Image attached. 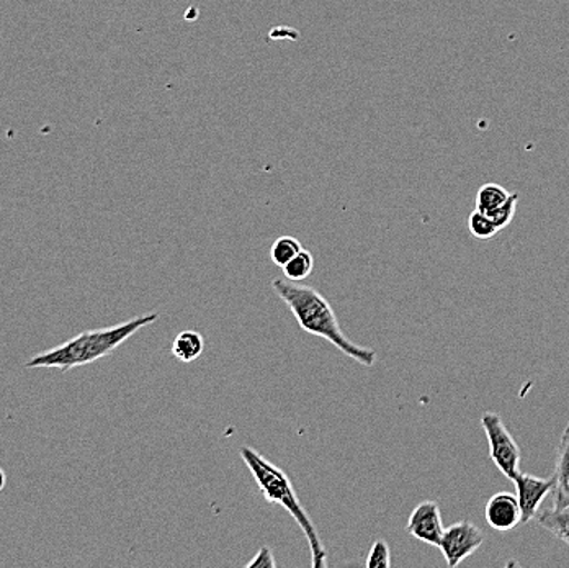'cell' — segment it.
Segmentation results:
<instances>
[{
	"instance_id": "cell-4",
	"label": "cell",
	"mask_w": 569,
	"mask_h": 568,
	"mask_svg": "<svg viewBox=\"0 0 569 568\" xmlns=\"http://www.w3.org/2000/svg\"><path fill=\"white\" fill-rule=\"evenodd\" d=\"M481 426H483L486 438H488L489 456H491L492 462L501 470L502 476L513 481L520 474V462H522L519 445L499 415L491 413V411L485 413L481 417Z\"/></svg>"
},
{
	"instance_id": "cell-10",
	"label": "cell",
	"mask_w": 569,
	"mask_h": 568,
	"mask_svg": "<svg viewBox=\"0 0 569 568\" xmlns=\"http://www.w3.org/2000/svg\"><path fill=\"white\" fill-rule=\"evenodd\" d=\"M204 351V339L199 331H187L179 332L177 338L172 342V355L173 358L180 360V362H196L200 359V356Z\"/></svg>"
},
{
	"instance_id": "cell-7",
	"label": "cell",
	"mask_w": 569,
	"mask_h": 568,
	"mask_svg": "<svg viewBox=\"0 0 569 568\" xmlns=\"http://www.w3.org/2000/svg\"><path fill=\"white\" fill-rule=\"evenodd\" d=\"M513 484H516L517 498L522 508V522H529L539 515V508L545 498L553 494L557 481H555V477L553 479H540V477L520 472L513 479Z\"/></svg>"
},
{
	"instance_id": "cell-16",
	"label": "cell",
	"mask_w": 569,
	"mask_h": 568,
	"mask_svg": "<svg viewBox=\"0 0 569 568\" xmlns=\"http://www.w3.org/2000/svg\"><path fill=\"white\" fill-rule=\"evenodd\" d=\"M369 568H388L391 567V552L388 544L383 539L377 540L371 547L369 560H367Z\"/></svg>"
},
{
	"instance_id": "cell-9",
	"label": "cell",
	"mask_w": 569,
	"mask_h": 568,
	"mask_svg": "<svg viewBox=\"0 0 569 568\" xmlns=\"http://www.w3.org/2000/svg\"><path fill=\"white\" fill-rule=\"evenodd\" d=\"M557 466H555L553 508H565L569 505V422L558 445Z\"/></svg>"
},
{
	"instance_id": "cell-17",
	"label": "cell",
	"mask_w": 569,
	"mask_h": 568,
	"mask_svg": "<svg viewBox=\"0 0 569 568\" xmlns=\"http://www.w3.org/2000/svg\"><path fill=\"white\" fill-rule=\"evenodd\" d=\"M517 202H519V193H512L511 199L508 200L505 207L496 210L495 213L488 215V217H491L495 223L498 225L499 230H505L506 227L511 225L513 215H516Z\"/></svg>"
},
{
	"instance_id": "cell-13",
	"label": "cell",
	"mask_w": 569,
	"mask_h": 568,
	"mask_svg": "<svg viewBox=\"0 0 569 568\" xmlns=\"http://www.w3.org/2000/svg\"><path fill=\"white\" fill-rule=\"evenodd\" d=\"M315 268V258L310 251L303 249V251L298 252L287 266H283V276L287 277L288 280H293V282H300V280L307 279L311 272H313Z\"/></svg>"
},
{
	"instance_id": "cell-14",
	"label": "cell",
	"mask_w": 569,
	"mask_h": 568,
	"mask_svg": "<svg viewBox=\"0 0 569 568\" xmlns=\"http://www.w3.org/2000/svg\"><path fill=\"white\" fill-rule=\"evenodd\" d=\"M301 251H303V248H301V242L297 238L280 237L270 248V259H272L273 265L283 268Z\"/></svg>"
},
{
	"instance_id": "cell-6",
	"label": "cell",
	"mask_w": 569,
	"mask_h": 568,
	"mask_svg": "<svg viewBox=\"0 0 569 568\" xmlns=\"http://www.w3.org/2000/svg\"><path fill=\"white\" fill-rule=\"evenodd\" d=\"M406 531L421 542L439 547L442 542L446 526L442 522V512L436 501H422L412 509Z\"/></svg>"
},
{
	"instance_id": "cell-12",
	"label": "cell",
	"mask_w": 569,
	"mask_h": 568,
	"mask_svg": "<svg viewBox=\"0 0 569 568\" xmlns=\"http://www.w3.org/2000/svg\"><path fill=\"white\" fill-rule=\"evenodd\" d=\"M511 196L512 193L499 183H485L477 193V210L483 211L486 215L495 213L496 210L508 203Z\"/></svg>"
},
{
	"instance_id": "cell-15",
	"label": "cell",
	"mask_w": 569,
	"mask_h": 568,
	"mask_svg": "<svg viewBox=\"0 0 569 568\" xmlns=\"http://www.w3.org/2000/svg\"><path fill=\"white\" fill-rule=\"evenodd\" d=\"M468 230L473 235L477 240L488 241L495 238L499 233V227L495 223L491 217L483 213V211L475 210L473 213L468 217Z\"/></svg>"
},
{
	"instance_id": "cell-18",
	"label": "cell",
	"mask_w": 569,
	"mask_h": 568,
	"mask_svg": "<svg viewBox=\"0 0 569 568\" xmlns=\"http://www.w3.org/2000/svg\"><path fill=\"white\" fill-rule=\"evenodd\" d=\"M277 562L276 559H273V552L270 547L262 546L259 550H257V554L254 556V559L249 560L248 564H246V568H276Z\"/></svg>"
},
{
	"instance_id": "cell-2",
	"label": "cell",
	"mask_w": 569,
	"mask_h": 568,
	"mask_svg": "<svg viewBox=\"0 0 569 568\" xmlns=\"http://www.w3.org/2000/svg\"><path fill=\"white\" fill-rule=\"evenodd\" d=\"M158 320L159 313H149L121 325H114V327L79 332L78 336L62 342L58 348L48 349L41 355L33 356L26 367L27 369H59L61 372H69L76 367L87 366V363L107 358L131 336L137 335L140 329L149 327Z\"/></svg>"
},
{
	"instance_id": "cell-1",
	"label": "cell",
	"mask_w": 569,
	"mask_h": 568,
	"mask_svg": "<svg viewBox=\"0 0 569 568\" xmlns=\"http://www.w3.org/2000/svg\"><path fill=\"white\" fill-rule=\"evenodd\" d=\"M272 289L284 301V305L290 308L298 327L303 329V331L326 339V341L331 342L343 355L349 356L356 362L362 363V366H373L375 360H377V352L373 349L357 346L356 342L350 341L343 335L331 303L318 290L313 289V287L288 280L287 277L284 279H273Z\"/></svg>"
},
{
	"instance_id": "cell-11",
	"label": "cell",
	"mask_w": 569,
	"mask_h": 568,
	"mask_svg": "<svg viewBox=\"0 0 569 568\" xmlns=\"http://www.w3.org/2000/svg\"><path fill=\"white\" fill-rule=\"evenodd\" d=\"M536 519L541 528L569 546V505L565 508L543 509Z\"/></svg>"
},
{
	"instance_id": "cell-19",
	"label": "cell",
	"mask_w": 569,
	"mask_h": 568,
	"mask_svg": "<svg viewBox=\"0 0 569 568\" xmlns=\"http://www.w3.org/2000/svg\"><path fill=\"white\" fill-rule=\"evenodd\" d=\"M3 487H6V474L2 472V490H3Z\"/></svg>"
},
{
	"instance_id": "cell-5",
	"label": "cell",
	"mask_w": 569,
	"mask_h": 568,
	"mask_svg": "<svg viewBox=\"0 0 569 568\" xmlns=\"http://www.w3.org/2000/svg\"><path fill=\"white\" fill-rule=\"evenodd\" d=\"M483 542V531L475 522L460 521L446 528L439 547L446 557L447 566L456 568L468 557L473 556Z\"/></svg>"
},
{
	"instance_id": "cell-8",
	"label": "cell",
	"mask_w": 569,
	"mask_h": 568,
	"mask_svg": "<svg viewBox=\"0 0 569 568\" xmlns=\"http://www.w3.org/2000/svg\"><path fill=\"white\" fill-rule=\"evenodd\" d=\"M486 521L496 531L508 532L522 522V508L517 495L501 491L489 498L485 508Z\"/></svg>"
},
{
	"instance_id": "cell-3",
	"label": "cell",
	"mask_w": 569,
	"mask_h": 568,
	"mask_svg": "<svg viewBox=\"0 0 569 568\" xmlns=\"http://www.w3.org/2000/svg\"><path fill=\"white\" fill-rule=\"evenodd\" d=\"M241 457L248 469L251 470L252 476H254L256 484L259 485L263 498L269 504L280 505V507L287 509L307 536L311 549V566L313 568L328 566V552L322 546L321 538H319L307 509L298 500L290 477L276 464L269 462L266 457L260 456L257 450L248 448V446H242Z\"/></svg>"
}]
</instances>
